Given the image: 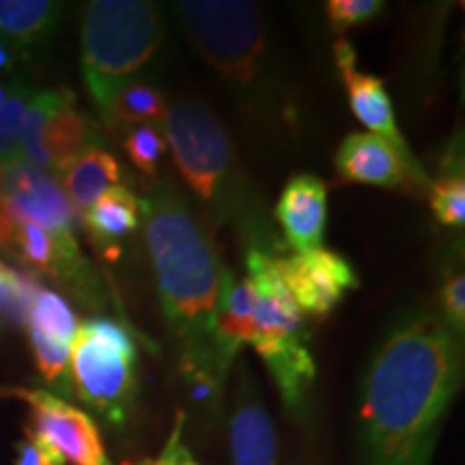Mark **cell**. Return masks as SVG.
<instances>
[{
	"instance_id": "6da1fadb",
	"label": "cell",
	"mask_w": 465,
	"mask_h": 465,
	"mask_svg": "<svg viewBox=\"0 0 465 465\" xmlns=\"http://www.w3.org/2000/svg\"><path fill=\"white\" fill-rule=\"evenodd\" d=\"M463 380L461 336L431 311L394 325L362 381L364 465H429Z\"/></svg>"
},
{
	"instance_id": "484cf974",
	"label": "cell",
	"mask_w": 465,
	"mask_h": 465,
	"mask_svg": "<svg viewBox=\"0 0 465 465\" xmlns=\"http://www.w3.org/2000/svg\"><path fill=\"white\" fill-rule=\"evenodd\" d=\"M125 151L130 155V162L138 171L155 177L158 174L160 160L168 151L164 134L158 125H143L134 127L125 138Z\"/></svg>"
},
{
	"instance_id": "52a82bcc",
	"label": "cell",
	"mask_w": 465,
	"mask_h": 465,
	"mask_svg": "<svg viewBox=\"0 0 465 465\" xmlns=\"http://www.w3.org/2000/svg\"><path fill=\"white\" fill-rule=\"evenodd\" d=\"M134 362L136 356L78 328L69 356V381L83 403L100 411L106 420L124 424L136 397Z\"/></svg>"
},
{
	"instance_id": "d590c367",
	"label": "cell",
	"mask_w": 465,
	"mask_h": 465,
	"mask_svg": "<svg viewBox=\"0 0 465 465\" xmlns=\"http://www.w3.org/2000/svg\"><path fill=\"white\" fill-rule=\"evenodd\" d=\"M147 465H149V463H147Z\"/></svg>"
},
{
	"instance_id": "ac0fdd59",
	"label": "cell",
	"mask_w": 465,
	"mask_h": 465,
	"mask_svg": "<svg viewBox=\"0 0 465 465\" xmlns=\"http://www.w3.org/2000/svg\"><path fill=\"white\" fill-rule=\"evenodd\" d=\"M232 465H276V433L265 407L246 386L231 418Z\"/></svg>"
},
{
	"instance_id": "2e32d148",
	"label": "cell",
	"mask_w": 465,
	"mask_h": 465,
	"mask_svg": "<svg viewBox=\"0 0 465 465\" xmlns=\"http://www.w3.org/2000/svg\"><path fill=\"white\" fill-rule=\"evenodd\" d=\"M254 311H257V295L246 276L243 281H232L231 272H224L223 293H220L216 323H213V351L224 371L231 369L232 358L243 345H250L254 336Z\"/></svg>"
},
{
	"instance_id": "4316f807",
	"label": "cell",
	"mask_w": 465,
	"mask_h": 465,
	"mask_svg": "<svg viewBox=\"0 0 465 465\" xmlns=\"http://www.w3.org/2000/svg\"><path fill=\"white\" fill-rule=\"evenodd\" d=\"M28 339H31L35 362H37V369L44 375V380L54 383V386H65L69 381L72 345L48 339V336L35 332V330H28Z\"/></svg>"
},
{
	"instance_id": "5bb4252c",
	"label": "cell",
	"mask_w": 465,
	"mask_h": 465,
	"mask_svg": "<svg viewBox=\"0 0 465 465\" xmlns=\"http://www.w3.org/2000/svg\"><path fill=\"white\" fill-rule=\"evenodd\" d=\"M14 250L22 263L31 270L44 272L58 281L78 284L80 289H93V276L78 240H56L48 231L35 224H15Z\"/></svg>"
},
{
	"instance_id": "83f0119b",
	"label": "cell",
	"mask_w": 465,
	"mask_h": 465,
	"mask_svg": "<svg viewBox=\"0 0 465 465\" xmlns=\"http://www.w3.org/2000/svg\"><path fill=\"white\" fill-rule=\"evenodd\" d=\"M386 9L381 0H330L325 5V14H328L330 26L336 33L347 31V28L364 25V22L373 20Z\"/></svg>"
},
{
	"instance_id": "f1b7e54d",
	"label": "cell",
	"mask_w": 465,
	"mask_h": 465,
	"mask_svg": "<svg viewBox=\"0 0 465 465\" xmlns=\"http://www.w3.org/2000/svg\"><path fill=\"white\" fill-rule=\"evenodd\" d=\"M441 306H444V322L461 336L465 328V281L463 274L452 276L441 289Z\"/></svg>"
},
{
	"instance_id": "ffe728a7",
	"label": "cell",
	"mask_w": 465,
	"mask_h": 465,
	"mask_svg": "<svg viewBox=\"0 0 465 465\" xmlns=\"http://www.w3.org/2000/svg\"><path fill=\"white\" fill-rule=\"evenodd\" d=\"M83 223L91 240L108 248L113 242L138 229V224H141V199L125 185H114L89 212L83 213Z\"/></svg>"
},
{
	"instance_id": "f546056e",
	"label": "cell",
	"mask_w": 465,
	"mask_h": 465,
	"mask_svg": "<svg viewBox=\"0 0 465 465\" xmlns=\"http://www.w3.org/2000/svg\"><path fill=\"white\" fill-rule=\"evenodd\" d=\"M80 330H83L84 334L95 336V339L106 341L108 345L121 349V351L130 353V356H136V347H134L132 336L127 334L124 325L113 322V319H104V317L89 319V322L80 325Z\"/></svg>"
},
{
	"instance_id": "d6a6232c",
	"label": "cell",
	"mask_w": 465,
	"mask_h": 465,
	"mask_svg": "<svg viewBox=\"0 0 465 465\" xmlns=\"http://www.w3.org/2000/svg\"><path fill=\"white\" fill-rule=\"evenodd\" d=\"M14 235H15V224L11 223L7 213L0 207V250H11L14 248Z\"/></svg>"
},
{
	"instance_id": "e0dca14e",
	"label": "cell",
	"mask_w": 465,
	"mask_h": 465,
	"mask_svg": "<svg viewBox=\"0 0 465 465\" xmlns=\"http://www.w3.org/2000/svg\"><path fill=\"white\" fill-rule=\"evenodd\" d=\"M63 5L52 0H0V42L20 54H35L61 26Z\"/></svg>"
},
{
	"instance_id": "3957f363",
	"label": "cell",
	"mask_w": 465,
	"mask_h": 465,
	"mask_svg": "<svg viewBox=\"0 0 465 465\" xmlns=\"http://www.w3.org/2000/svg\"><path fill=\"white\" fill-rule=\"evenodd\" d=\"M164 39L160 9L147 0H93L83 17V74L97 108L149 65Z\"/></svg>"
},
{
	"instance_id": "e575fe53",
	"label": "cell",
	"mask_w": 465,
	"mask_h": 465,
	"mask_svg": "<svg viewBox=\"0 0 465 465\" xmlns=\"http://www.w3.org/2000/svg\"><path fill=\"white\" fill-rule=\"evenodd\" d=\"M7 95H9V86L0 83V106H3L5 100H7Z\"/></svg>"
},
{
	"instance_id": "44dd1931",
	"label": "cell",
	"mask_w": 465,
	"mask_h": 465,
	"mask_svg": "<svg viewBox=\"0 0 465 465\" xmlns=\"http://www.w3.org/2000/svg\"><path fill=\"white\" fill-rule=\"evenodd\" d=\"M164 95L143 80H130L119 86L100 110L102 119L113 130L143 125H162L166 116Z\"/></svg>"
},
{
	"instance_id": "1f68e13d",
	"label": "cell",
	"mask_w": 465,
	"mask_h": 465,
	"mask_svg": "<svg viewBox=\"0 0 465 465\" xmlns=\"http://www.w3.org/2000/svg\"><path fill=\"white\" fill-rule=\"evenodd\" d=\"M182 429H183V411H179L171 438H168L166 449L162 450L160 459H155V461H151L149 465H199L194 459H192L190 450L182 444Z\"/></svg>"
},
{
	"instance_id": "7c38bea8",
	"label": "cell",
	"mask_w": 465,
	"mask_h": 465,
	"mask_svg": "<svg viewBox=\"0 0 465 465\" xmlns=\"http://www.w3.org/2000/svg\"><path fill=\"white\" fill-rule=\"evenodd\" d=\"M334 56L336 67H339L342 75V83H345L349 106H351L356 119L369 130V134H375V136L394 144L403 153H410L405 138L399 132L397 119H394L392 100L388 95L381 78L358 72L356 50L351 48V44L347 39H339L336 42Z\"/></svg>"
},
{
	"instance_id": "7402d4cb",
	"label": "cell",
	"mask_w": 465,
	"mask_h": 465,
	"mask_svg": "<svg viewBox=\"0 0 465 465\" xmlns=\"http://www.w3.org/2000/svg\"><path fill=\"white\" fill-rule=\"evenodd\" d=\"M26 328L48 336V339L72 345L80 323L72 306L61 295L39 284L33 293L31 308H28Z\"/></svg>"
},
{
	"instance_id": "7a4b0ae2",
	"label": "cell",
	"mask_w": 465,
	"mask_h": 465,
	"mask_svg": "<svg viewBox=\"0 0 465 465\" xmlns=\"http://www.w3.org/2000/svg\"><path fill=\"white\" fill-rule=\"evenodd\" d=\"M147 242L166 323L179 342L182 375L212 373L224 380L213 351V323L226 267L212 235L171 185H158L141 199Z\"/></svg>"
},
{
	"instance_id": "603a6c76",
	"label": "cell",
	"mask_w": 465,
	"mask_h": 465,
	"mask_svg": "<svg viewBox=\"0 0 465 465\" xmlns=\"http://www.w3.org/2000/svg\"><path fill=\"white\" fill-rule=\"evenodd\" d=\"M37 278L0 261V328L26 325Z\"/></svg>"
},
{
	"instance_id": "5b68a950",
	"label": "cell",
	"mask_w": 465,
	"mask_h": 465,
	"mask_svg": "<svg viewBox=\"0 0 465 465\" xmlns=\"http://www.w3.org/2000/svg\"><path fill=\"white\" fill-rule=\"evenodd\" d=\"M164 138L183 182L220 218L240 207L232 144L223 124L201 102L183 100L166 110Z\"/></svg>"
},
{
	"instance_id": "ba28073f",
	"label": "cell",
	"mask_w": 465,
	"mask_h": 465,
	"mask_svg": "<svg viewBox=\"0 0 465 465\" xmlns=\"http://www.w3.org/2000/svg\"><path fill=\"white\" fill-rule=\"evenodd\" d=\"M0 207L14 224H35L56 240H75L80 213L54 174L20 160L0 164Z\"/></svg>"
},
{
	"instance_id": "8992f818",
	"label": "cell",
	"mask_w": 465,
	"mask_h": 465,
	"mask_svg": "<svg viewBox=\"0 0 465 465\" xmlns=\"http://www.w3.org/2000/svg\"><path fill=\"white\" fill-rule=\"evenodd\" d=\"M177 15L192 45L207 65L237 89H250L267 56L265 22L254 3L243 0H183Z\"/></svg>"
},
{
	"instance_id": "30bf717a",
	"label": "cell",
	"mask_w": 465,
	"mask_h": 465,
	"mask_svg": "<svg viewBox=\"0 0 465 465\" xmlns=\"http://www.w3.org/2000/svg\"><path fill=\"white\" fill-rule=\"evenodd\" d=\"M278 267L295 306L317 317L328 315L360 282L353 265L325 248L278 259Z\"/></svg>"
},
{
	"instance_id": "277c9868",
	"label": "cell",
	"mask_w": 465,
	"mask_h": 465,
	"mask_svg": "<svg viewBox=\"0 0 465 465\" xmlns=\"http://www.w3.org/2000/svg\"><path fill=\"white\" fill-rule=\"evenodd\" d=\"M248 278L257 295L254 336L250 345L274 377L284 405L298 411L317 375L315 360L302 334V311L289 295L278 259L263 250H248Z\"/></svg>"
},
{
	"instance_id": "d6986e66",
	"label": "cell",
	"mask_w": 465,
	"mask_h": 465,
	"mask_svg": "<svg viewBox=\"0 0 465 465\" xmlns=\"http://www.w3.org/2000/svg\"><path fill=\"white\" fill-rule=\"evenodd\" d=\"M63 190L80 218L114 185H121V166L106 149L93 147L63 173Z\"/></svg>"
},
{
	"instance_id": "4dcf8cb0",
	"label": "cell",
	"mask_w": 465,
	"mask_h": 465,
	"mask_svg": "<svg viewBox=\"0 0 465 465\" xmlns=\"http://www.w3.org/2000/svg\"><path fill=\"white\" fill-rule=\"evenodd\" d=\"M15 465H65V461L52 446L26 429V438L17 444Z\"/></svg>"
},
{
	"instance_id": "9c48e42d",
	"label": "cell",
	"mask_w": 465,
	"mask_h": 465,
	"mask_svg": "<svg viewBox=\"0 0 465 465\" xmlns=\"http://www.w3.org/2000/svg\"><path fill=\"white\" fill-rule=\"evenodd\" d=\"M0 397L25 401L31 410L28 431L52 446L72 465H113L104 449L97 424L86 411L69 405L56 394L35 388H0Z\"/></svg>"
},
{
	"instance_id": "836d02e7",
	"label": "cell",
	"mask_w": 465,
	"mask_h": 465,
	"mask_svg": "<svg viewBox=\"0 0 465 465\" xmlns=\"http://www.w3.org/2000/svg\"><path fill=\"white\" fill-rule=\"evenodd\" d=\"M14 61H15V52L0 42V74L11 72V69H14Z\"/></svg>"
},
{
	"instance_id": "cb8c5ba5",
	"label": "cell",
	"mask_w": 465,
	"mask_h": 465,
	"mask_svg": "<svg viewBox=\"0 0 465 465\" xmlns=\"http://www.w3.org/2000/svg\"><path fill=\"white\" fill-rule=\"evenodd\" d=\"M33 93L28 84L15 83L9 86L7 100L0 106V164H14L22 160L20 132Z\"/></svg>"
},
{
	"instance_id": "d4e9b609",
	"label": "cell",
	"mask_w": 465,
	"mask_h": 465,
	"mask_svg": "<svg viewBox=\"0 0 465 465\" xmlns=\"http://www.w3.org/2000/svg\"><path fill=\"white\" fill-rule=\"evenodd\" d=\"M429 201L440 224L463 229L465 224V183L461 174L440 177L429 188Z\"/></svg>"
},
{
	"instance_id": "9a60e30c",
	"label": "cell",
	"mask_w": 465,
	"mask_h": 465,
	"mask_svg": "<svg viewBox=\"0 0 465 465\" xmlns=\"http://www.w3.org/2000/svg\"><path fill=\"white\" fill-rule=\"evenodd\" d=\"M100 132L84 113L74 104V95L65 91L42 130V162L44 171L65 173L80 155L97 147Z\"/></svg>"
},
{
	"instance_id": "8fae6325",
	"label": "cell",
	"mask_w": 465,
	"mask_h": 465,
	"mask_svg": "<svg viewBox=\"0 0 465 465\" xmlns=\"http://www.w3.org/2000/svg\"><path fill=\"white\" fill-rule=\"evenodd\" d=\"M336 168L347 182L375 188H410L411 183H424V173L411 153H403L369 132L349 134L336 153Z\"/></svg>"
},
{
	"instance_id": "4fadbf2b",
	"label": "cell",
	"mask_w": 465,
	"mask_h": 465,
	"mask_svg": "<svg viewBox=\"0 0 465 465\" xmlns=\"http://www.w3.org/2000/svg\"><path fill=\"white\" fill-rule=\"evenodd\" d=\"M287 243L295 254L322 248L328 223V188L315 174H295L276 205Z\"/></svg>"
}]
</instances>
